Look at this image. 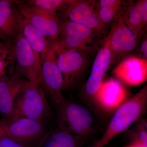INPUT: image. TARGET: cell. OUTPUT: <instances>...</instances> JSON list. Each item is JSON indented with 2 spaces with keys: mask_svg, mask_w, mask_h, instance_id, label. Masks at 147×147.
Returning <instances> with one entry per match:
<instances>
[{
  "mask_svg": "<svg viewBox=\"0 0 147 147\" xmlns=\"http://www.w3.org/2000/svg\"><path fill=\"white\" fill-rule=\"evenodd\" d=\"M0 41H2L1 40H0Z\"/></svg>",
  "mask_w": 147,
  "mask_h": 147,
  "instance_id": "obj_29",
  "label": "cell"
},
{
  "mask_svg": "<svg viewBox=\"0 0 147 147\" xmlns=\"http://www.w3.org/2000/svg\"><path fill=\"white\" fill-rule=\"evenodd\" d=\"M125 3L123 5L119 6L102 7L98 9L96 12L100 21L107 26L108 24H113L123 9Z\"/></svg>",
  "mask_w": 147,
  "mask_h": 147,
  "instance_id": "obj_23",
  "label": "cell"
},
{
  "mask_svg": "<svg viewBox=\"0 0 147 147\" xmlns=\"http://www.w3.org/2000/svg\"><path fill=\"white\" fill-rule=\"evenodd\" d=\"M127 99V92L121 82L111 78L100 85L95 96L94 108L96 106L105 113H113Z\"/></svg>",
  "mask_w": 147,
  "mask_h": 147,
  "instance_id": "obj_10",
  "label": "cell"
},
{
  "mask_svg": "<svg viewBox=\"0 0 147 147\" xmlns=\"http://www.w3.org/2000/svg\"><path fill=\"white\" fill-rule=\"evenodd\" d=\"M143 39H142L140 46H139V54L138 57H139L147 60V34H144Z\"/></svg>",
  "mask_w": 147,
  "mask_h": 147,
  "instance_id": "obj_26",
  "label": "cell"
},
{
  "mask_svg": "<svg viewBox=\"0 0 147 147\" xmlns=\"http://www.w3.org/2000/svg\"><path fill=\"white\" fill-rule=\"evenodd\" d=\"M0 147H25L7 136L3 131L0 135Z\"/></svg>",
  "mask_w": 147,
  "mask_h": 147,
  "instance_id": "obj_25",
  "label": "cell"
},
{
  "mask_svg": "<svg viewBox=\"0 0 147 147\" xmlns=\"http://www.w3.org/2000/svg\"><path fill=\"white\" fill-rule=\"evenodd\" d=\"M15 57L14 73L29 82L42 86L41 60L34 52L21 32L14 44Z\"/></svg>",
  "mask_w": 147,
  "mask_h": 147,
  "instance_id": "obj_7",
  "label": "cell"
},
{
  "mask_svg": "<svg viewBox=\"0 0 147 147\" xmlns=\"http://www.w3.org/2000/svg\"><path fill=\"white\" fill-rule=\"evenodd\" d=\"M126 147H139V146H134V145L130 144L129 146H127Z\"/></svg>",
  "mask_w": 147,
  "mask_h": 147,
  "instance_id": "obj_27",
  "label": "cell"
},
{
  "mask_svg": "<svg viewBox=\"0 0 147 147\" xmlns=\"http://www.w3.org/2000/svg\"><path fill=\"white\" fill-rule=\"evenodd\" d=\"M57 54L58 67L63 79V90L73 88L81 81L90 61L88 53L62 47L51 42Z\"/></svg>",
  "mask_w": 147,
  "mask_h": 147,
  "instance_id": "obj_5",
  "label": "cell"
},
{
  "mask_svg": "<svg viewBox=\"0 0 147 147\" xmlns=\"http://www.w3.org/2000/svg\"><path fill=\"white\" fill-rule=\"evenodd\" d=\"M59 13L64 18L61 19L82 24L97 31L102 36H106L109 32L94 10L92 1L69 0Z\"/></svg>",
  "mask_w": 147,
  "mask_h": 147,
  "instance_id": "obj_9",
  "label": "cell"
},
{
  "mask_svg": "<svg viewBox=\"0 0 147 147\" xmlns=\"http://www.w3.org/2000/svg\"><path fill=\"white\" fill-rule=\"evenodd\" d=\"M69 0H28L21 1L25 5L47 14L58 15Z\"/></svg>",
  "mask_w": 147,
  "mask_h": 147,
  "instance_id": "obj_22",
  "label": "cell"
},
{
  "mask_svg": "<svg viewBox=\"0 0 147 147\" xmlns=\"http://www.w3.org/2000/svg\"><path fill=\"white\" fill-rule=\"evenodd\" d=\"M11 115L48 123L53 121V111L42 86L25 80L15 98Z\"/></svg>",
  "mask_w": 147,
  "mask_h": 147,
  "instance_id": "obj_2",
  "label": "cell"
},
{
  "mask_svg": "<svg viewBox=\"0 0 147 147\" xmlns=\"http://www.w3.org/2000/svg\"><path fill=\"white\" fill-rule=\"evenodd\" d=\"M57 128L88 139L95 132L92 114L83 105L65 98L55 107Z\"/></svg>",
  "mask_w": 147,
  "mask_h": 147,
  "instance_id": "obj_3",
  "label": "cell"
},
{
  "mask_svg": "<svg viewBox=\"0 0 147 147\" xmlns=\"http://www.w3.org/2000/svg\"><path fill=\"white\" fill-rule=\"evenodd\" d=\"M21 16L17 1L0 0V40L13 44L19 34Z\"/></svg>",
  "mask_w": 147,
  "mask_h": 147,
  "instance_id": "obj_13",
  "label": "cell"
},
{
  "mask_svg": "<svg viewBox=\"0 0 147 147\" xmlns=\"http://www.w3.org/2000/svg\"><path fill=\"white\" fill-rule=\"evenodd\" d=\"M48 122L11 115L3 118L0 125L5 134L25 147H39L50 130Z\"/></svg>",
  "mask_w": 147,
  "mask_h": 147,
  "instance_id": "obj_4",
  "label": "cell"
},
{
  "mask_svg": "<svg viewBox=\"0 0 147 147\" xmlns=\"http://www.w3.org/2000/svg\"><path fill=\"white\" fill-rule=\"evenodd\" d=\"M42 86L55 107L65 98L62 94L63 79L58 67L57 56L52 42L48 45L41 64Z\"/></svg>",
  "mask_w": 147,
  "mask_h": 147,
  "instance_id": "obj_8",
  "label": "cell"
},
{
  "mask_svg": "<svg viewBox=\"0 0 147 147\" xmlns=\"http://www.w3.org/2000/svg\"><path fill=\"white\" fill-rule=\"evenodd\" d=\"M59 36L77 40L97 49L103 40L102 35L97 31L82 24L61 19Z\"/></svg>",
  "mask_w": 147,
  "mask_h": 147,
  "instance_id": "obj_16",
  "label": "cell"
},
{
  "mask_svg": "<svg viewBox=\"0 0 147 147\" xmlns=\"http://www.w3.org/2000/svg\"><path fill=\"white\" fill-rule=\"evenodd\" d=\"M127 140L130 144L139 147H147V121L141 118L134 123L131 128L125 131Z\"/></svg>",
  "mask_w": 147,
  "mask_h": 147,
  "instance_id": "obj_21",
  "label": "cell"
},
{
  "mask_svg": "<svg viewBox=\"0 0 147 147\" xmlns=\"http://www.w3.org/2000/svg\"><path fill=\"white\" fill-rule=\"evenodd\" d=\"M21 16L40 32L50 42L58 39L59 33L60 18L58 15L47 14L29 7L21 1H17Z\"/></svg>",
  "mask_w": 147,
  "mask_h": 147,
  "instance_id": "obj_11",
  "label": "cell"
},
{
  "mask_svg": "<svg viewBox=\"0 0 147 147\" xmlns=\"http://www.w3.org/2000/svg\"><path fill=\"white\" fill-rule=\"evenodd\" d=\"M122 10L113 22L108 34L102 40L111 52L110 65L119 63L125 58L131 56L138 46V38L125 23Z\"/></svg>",
  "mask_w": 147,
  "mask_h": 147,
  "instance_id": "obj_6",
  "label": "cell"
},
{
  "mask_svg": "<svg viewBox=\"0 0 147 147\" xmlns=\"http://www.w3.org/2000/svg\"><path fill=\"white\" fill-rule=\"evenodd\" d=\"M101 45L95 58L90 74L84 87V98L90 105L93 107L95 96L111 63V54L110 49L103 42Z\"/></svg>",
  "mask_w": 147,
  "mask_h": 147,
  "instance_id": "obj_12",
  "label": "cell"
},
{
  "mask_svg": "<svg viewBox=\"0 0 147 147\" xmlns=\"http://www.w3.org/2000/svg\"><path fill=\"white\" fill-rule=\"evenodd\" d=\"M25 80L15 73L0 79V115L3 118L12 115L14 100Z\"/></svg>",
  "mask_w": 147,
  "mask_h": 147,
  "instance_id": "obj_17",
  "label": "cell"
},
{
  "mask_svg": "<svg viewBox=\"0 0 147 147\" xmlns=\"http://www.w3.org/2000/svg\"><path fill=\"white\" fill-rule=\"evenodd\" d=\"M147 107V86L128 98L117 110L102 136L88 147H104L117 136L125 132L144 115Z\"/></svg>",
  "mask_w": 147,
  "mask_h": 147,
  "instance_id": "obj_1",
  "label": "cell"
},
{
  "mask_svg": "<svg viewBox=\"0 0 147 147\" xmlns=\"http://www.w3.org/2000/svg\"><path fill=\"white\" fill-rule=\"evenodd\" d=\"M87 139L57 128L50 131L39 147H84Z\"/></svg>",
  "mask_w": 147,
  "mask_h": 147,
  "instance_id": "obj_19",
  "label": "cell"
},
{
  "mask_svg": "<svg viewBox=\"0 0 147 147\" xmlns=\"http://www.w3.org/2000/svg\"><path fill=\"white\" fill-rule=\"evenodd\" d=\"M20 32L42 62L50 41L22 16Z\"/></svg>",
  "mask_w": 147,
  "mask_h": 147,
  "instance_id": "obj_18",
  "label": "cell"
},
{
  "mask_svg": "<svg viewBox=\"0 0 147 147\" xmlns=\"http://www.w3.org/2000/svg\"><path fill=\"white\" fill-rule=\"evenodd\" d=\"M15 57L13 44L0 41V79L15 72Z\"/></svg>",
  "mask_w": 147,
  "mask_h": 147,
  "instance_id": "obj_20",
  "label": "cell"
},
{
  "mask_svg": "<svg viewBox=\"0 0 147 147\" xmlns=\"http://www.w3.org/2000/svg\"><path fill=\"white\" fill-rule=\"evenodd\" d=\"M113 73L121 82L128 86H139L147 79V60L129 56L119 63Z\"/></svg>",
  "mask_w": 147,
  "mask_h": 147,
  "instance_id": "obj_14",
  "label": "cell"
},
{
  "mask_svg": "<svg viewBox=\"0 0 147 147\" xmlns=\"http://www.w3.org/2000/svg\"><path fill=\"white\" fill-rule=\"evenodd\" d=\"M122 17L126 26L139 38L147 30V0L125 2L123 9Z\"/></svg>",
  "mask_w": 147,
  "mask_h": 147,
  "instance_id": "obj_15",
  "label": "cell"
},
{
  "mask_svg": "<svg viewBox=\"0 0 147 147\" xmlns=\"http://www.w3.org/2000/svg\"><path fill=\"white\" fill-rule=\"evenodd\" d=\"M3 132V130L1 127V125H0V135L1 134V133Z\"/></svg>",
  "mask_w": 147,
  "mask_h": 147,
  "instance_id": "obj_28",
  "label": "cell"
},
{
  "mask_svg": "<svg viewBox=\"0 0 147 147\" xmlns=\"http://www.w3.org/2000/svg\"><path fill=\"white\" fill-rule=\"evenodd\" d=\"M125 2L124 1L121 0H100L97 1H92L94 6L97 7V10L102 7L122 6Z\"/></svg>",
  "mask_w": 147,
  "mask_h": 147,
  "instance_id": "obj_24",
  "label": "cell"
}]
</instances>
